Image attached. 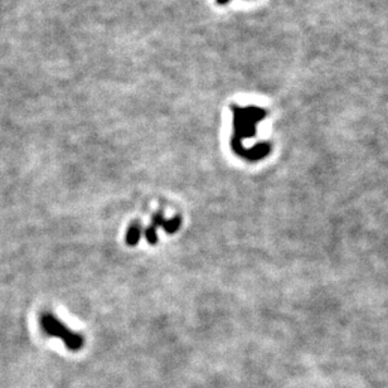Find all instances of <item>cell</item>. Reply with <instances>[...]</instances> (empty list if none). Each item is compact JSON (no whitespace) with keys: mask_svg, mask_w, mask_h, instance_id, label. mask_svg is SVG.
<instances>
[{"mask_svg":"<svg viewBox=\"0 0 388 388\" xmlns=\"http://www.w3.org/2000/svg\"><path fill=\"white\" fill-rule=\"evenodd\" d=\"M41 324L43 325V329L51 335H56L58 338H63L64 341H66L67 346L69 349H79L82 344V339L79 337V335L71 334L66 328H62L61 324L54 319L52 315L45 314L42 318H41Z\"/></svg>","mask_w":388,"mask_h":388,"instance_id":"cell-1","label":"cell"}]
</instances>
